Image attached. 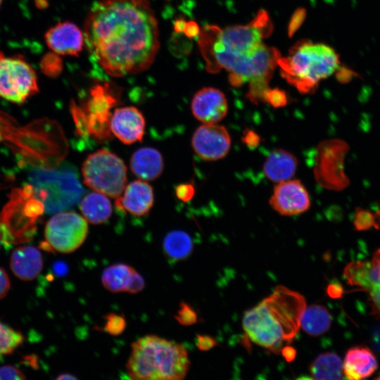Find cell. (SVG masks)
Instances as JSON below:
<instances>
[{
  "label": "cell",
  "instance_id": "cell-13",
  "mask_svg": "<svg viewBox=\"0 0 380 380\" xmlns=\"http://www.w3.org/2000/svg\"><path fill=\"white\" fill-rule=\"evenodd\" d=\"M118 103V96L108 84H96L90 89L89 97L82 108L89 136L98 141L112 137L110 110Z\"/></svg>",
  "mask_w": 380,
  "mask_h": 380
},
{
  "label": "cell",
  "instance_id": "cell-17",
  "mask_svg": "<svg viewBox=\"0 0 380 380\" xmlns=\"http://www.w3.org/2000/svg\"><path fill=\"white\" fill-rule=\"evenodd\" d=\"M145 127V118L141 112L136 107L118 108L112 113L111 132L114 136L125 144H132L142 141Z\"/></svg>",
  "mask_w": 380,
  "mask_h": 380
},
{
  "label": "cell",
  "instance_id": "cell-7",
  "mask_svg": "<svg viewBox=\"0 0 380 380\" xmlns=\"http://www.w3.org/2000/svg\"><path fill=\"white\" fill-rule=\"evenodd\" d=\"M272 31L270 17L262 9L245 25L229 26L222 30L215 25L203 27L198 34V44L201 51H222L234 56H242L255 51Z\"/></svg>",
  "mask_w": 380,
  "mask_h": 380
},
{
  "label": "cell",
  "instance_id": "cell-43",
  "mask_svg": "<svg viewBox=\"0 0 380 380\" xmlns=\"http://www.w3.org/2000/svg\"><path fill=\"white\" fill-rule=\"evenodd\" d=\"M327 292L330 297L337 298L342 296L343 291L340 284L333 283L327 286Z\"/></svg>",
  "mask_w": 380,
  "mask_h": 380
},
{
  "label": "cell",
  "instance_id": "cell-37",
  "mask_svg": "<svg viewBox=\"0 0 380 380\" xmlns=\"http://www.w3.org/2000/svg\"><path fill=\"white\" fill-rule=\"evenodd\" d=\"M306 16V11L303 8H298L292 15L289 26L288 34L291 37L299 29L304 22Z\"/></svg>",
  "mask_w": 380,
  "mask_h": 380
},
{
  "label": "cell",
  "instance_id": "cell-26",
  "mask_svg": "<svg viewBox=\"0 0 380 380\" xmlns=\"http://www.w3.org/2000/svg\"><path fill=\"white\" fill-rule=\"evenodd\" d=\"M331 324V315L322 305L306 306L300 319V327L310 336H317L326 333Z\"/></svg>",
  "mask_w": 380,
  "mask_h": 380
},
{
  "label": "cell",
  "instance_id": "cell-27",
  "mask_svg": "<svg viewBox=\"0 0 380 380\" xmlns=\"http://www.w3.org/2000/svg\"><path fill=\"white\" fill-rule=\"evenodd\" d=\"M309 370L313 379H343V362L335 353L327 352L319 355L310 364Z\"/></svg>",
  "mask_w": 380,
  "mask_h": 380
},
{
  "label": "cell",
  "instance_id": "cell-12",
  "mask_svg": "<svg viewBox=\"0 0 380 380\" xmlns=\"http://www.w3.org/2000/svg\"><path fill=\"white\" fill-rule=\"evenodd\" d=\"M88 232L87 221L84 217L75 212L59 213L46 223L45 241L51 251L70 253L83 244Z\"/></svg>",
  "mask_w": 380,
  "mask_h": 380
},
{
  "label": "cell",
  "instance_id": "cell-10",
  "mask_svg": "<svg viewBox=\"0 0 380 380\" xmlns=\"http://www.w3.org/2000/svg\"><path fill=\"white\" fill-rule=\"evenodd\" d=\"M127 172L124 162L105 149L89 155L82 167L84 182L88 187L114 198L120 196L126 186Z\"/></svg>",
  "mask_w": 380,
  "mask_h": 380
},
{
  "label": "cell",
  "instance_id": "cell-19",
  "mask_svg": "<svg viewBox=\"0 0 380 380\" xmlns=\"http://www.w3.org/2000/svg\"><path fill=\"white\" fill-rule=\"evenodd\" d=\"M103 286L111 293H137L145 286L142 276L132 266L115 263L103 270L101 274Z\"/></svg>",
  "mask_w": 380,
  "mask_h": 380
},
{
  "label": "cell",
  "instance_id": "cell-49",
  "mask_svg": "<svg viewBox=\"0 0 380 380\" xmlns=\"http://www.w3.org/2000/svg\"><path fill=\"white\" fill-rule=\"evenodd\" d=\"M0 141H2L1 132H0Z\"/></svg>",
  "mask_w": 380,
  "mask_h": 380
},
{
  "label": "cell",
  "instance_id": "cell-20",
  "mask_svg": "<svg viewBox=\"0 0 380 380\" xmlns=\"http://www.w3.org/2000/svg\"><path fill=\"white\" fill-rule=\"evenodd\" d=\"M154 194L153 187L146 181L139 179L127 184L122 194L116 198L115 205L132 215H146L153 207Z\"/></svg>",
  "mask_w": 380,
  "mask_h": 380
},
{
  "label": "cell",
  "instance_id": "cell-23",
  "mask_svg": "<svg viewBox=\"0 0 380 380\" xmlns=\"http://www.w3.org/2000/svg\"><path fill=\"white\" fill-rule=\"evenodd\" d=\"M164 168L162 154L152 147H142L135 151L130 158V169L133 174L144 181L158 178Z\"/></svg>",
  "mask_w": 380,
  "mask_h": 380
},
{
  "label": "cell",
  "instance_id": "cell-44",
  "mask_svg": "<svg viewBox=\"0 0 380 380\" xmlns=\"http://www.w3.org/2000/svg\"><path fill=\"white\" fill-rule=\"evenodd\" d=\"M243 138L244 141L249 146H251L254 147L257 146L259 143L258 136L253 132H248V133H246Z\"/></svg>",
  "mask_w": 380,
  "mask_h": 380
},
{
  "label": "cell",
  "instance_id": "cell-6",
  "mask_svg": "<svg viewBox=\"0 0 380 380\" xmlns=\"http://www.w3.org/2000/svg\"><path fill=\"white\" fill-rule=\"evenodd\" d=\"M281 75L300 93H309L340 66L338 55L328 45L303 40L277 61Z\"/></svg>",
  "mask_w": 380,
  "mask_h": 380
},
{
  "label": "cell",
  "instance_id": "cell-5",
  "mask_svg": "<svg viewBox=\"0 0 380 380\" xmlns=\"http://www.w3.org/2000/svg\"><path fill=\"white\" fill-rule=\"evenodd\" d=\"M208 71L217 72L224 69L229 72V80L232 85L240 87L249 83L248 91L262 93L266 91L272 72L281 57L279 51L262 44L253 52L234 56L222 51L201 52Z\"/></svg>",
  "mask_w": 380,
  "mask_h": 380
},
{
  "label": "cell",
  "instance_id": "cell-3",
  "mask_svg": "<svg viewBox=\"0 0 380 380\" xmlns=\"http://www.w3.org/2000/svg\"><path fill=\"white\" fill-rule=\"evenodd\" d=\"M191 362L181 343L148 334L131 343L125 365L134 380H181L187 374Z\"/></svg>",
  "mask_w": 380,
  "mask_h": 380
},
{
  "label": "cell",
  "instance_id": "cell-33",
  "mask_svg": "<svg viewBox=\"0 0 380 380\" xmlns=\"http://www.w3.org/2000/svg\"><path fill=\"white\" fill-rule=\"evenodd\" d=\"M177 322L183 326H190L197 322L198 315L194 308L187 303L179 304L177 314L175 315Z\"/></svg>",
  "mask_w": 380,
  "mask_h": 380
},
{
  "label": "cell",
  "instance_id": "cell-36",
  "mask_svg": "<svg viewBox=\"0 0 380 380\" xmlns=\"http://www.w3.org/2000/svg\"><path fill=\"white\" fill-rule=\"evenodd\" d=\"M264 101L275 108L282 107L287 103V96L283 90L279 88H269L265 94Z\"/></svg>",
  "mask_w": 380,
  "mask_h": 380
},
{
  "label": "cell",
  "instance_id": "cell-39",
  "mask_svg": "<svg viewBox=\"0 0 380 380\" xmlns=\"http://www.w3.org/2000/svg\"><path fill=\"white\" fill-rule=\"evenodd\" d=\"M196 346L201 351H208L217 346V341L208 335H196Z\"/></svg>",
  "mask_w": 380,
  "mask_h": 380
},
{
  "label": "cell",
  "instance_id": "cell-24",
  "mask_svg": "<svg viewBox=\"0 0 380 380\" xmlns=\"http://www.w3.org/2000/svg\"><path fill=\"white\" fill-rule=\"evenodd\" d=\"M298 167V160L289 151L278 148L273 150L266 158L263 172L270 181L279 183L291 179Z\"/></svg>",
  "mask_w": 380,
  "mask_h": 380
},
{
  "label": "cell",
  "instance_id": "cell-30",
  "mask_svg": "<svg viewBox=\"0 0 380 380\" xmlns=\"http://www.w3.org/2000/svg\"><path fill=\"white\" fill-rule=\"evenodd\" d=\"M369 261H355L348 264L343 274L347 282L365 290L369 281Z\"/></svg>",
  "mask_w": 380,
  "mask_h": 380
},
{
  "label": "cell",
  "instance_id": "cell-14",
  "mask_svg": "<svg viewBox=\"0 0 380 380\" xmlns=\"http://www.w3.org/2000/svg\"><path fill=\"white\" fill-rule=\"evenodd\" d=\"M191 146L196 155L207 161L223 158L231 147L229 132L217 123L203 124L194 132Z\"/></svg>",
  "mask_w": 380,
  "mask_h": 380
},
{
  "label": "cell",
  "instance_id": "cell-47",
  "mask_svg": "<svg viewBox=\"0 0 380 380\" xmlns=\"http://www.w3.org/2000/svg\"><path fill=\"white\" fill-rule=\"evenodd\" d=\"M57 379L58 380H64V379H77V378L71 374H64L62 375H60L57 377Z\"/></svg>",
  "mask_w": 380,
  "mask_h": 380
},
{
  "label": "cell",
  "instance_id": "cell-25",
  "mask_svg": "<svg viewBox=\"0 0 380 380\" xmlns=\"http://www.w3.org/2000/svg\"><path fill=\"white\" fill-rule=\"evenodd\" d=\"M84 218L93 224H101L107 222L112 215L113 208L107 196L92 191L87 194L80 204Z\"/></svg>",
  "mask_w": 380,
  "mask_h": 380
},
{
  "label": "cell",
  "instance_id": "cell-16",
  "mask_svg": "<svg viewBox=\"0 0 380 380\" xmlns=\"http://www.w3.org/2000/svg\"><path fill=\"white\" fill-rule=\"evenodd\" d=\"M191 108L193 115L203 124L217 123L226 116L228 103L220 89L204 87L194 94Z\"/></svg>",
  "mask_w": 380,
  "mask_h": 380
},
{
  "label": "cell",
  "instance_id": "cell-18",
  "mask_svg": "<svg viewBox=\"0 0 380 380\" xmlns=\"http://www.w3.org/2000/svg\"><path fill=\"white\" fill-rule=\"evenodd\" d=\"M45 40L54 53L63 56H78L84 44L83 32L68 21L51 27L45 34Z\"/></svg>",
  "mask_w": 380,
  "mask_h": 380
},
{
  "label": "cell",
  "instance_id": "cell-32",
  "mask_svg": "<svg viewBox=\"0 0 380 380\" xmlns=\"http://www.w3.org/2000/svg\"><path fill=\"white\" fill-rule=\"evenodd\" d=\"M104 326L103 330L112 336L120 335L125 329L127 322L123 315L114 312L104 316Z\"/></svg>",
  "mask_w": 380,
  "mask_h": 380
},
{
  "label": "cell",
  "instance_id": "cell-9",
  "mask_svg": "<svg viewBox=\"0 0 380 380\" xmlns=\"http://www.w3.org/2000/svg\"><path fill=\"white\" fill-rule=\"evenodd\" d=\"M28 178L35 197L42 201L49 213L69 208L79 197L78 184L69 171L34 168Z\"/></svg>",
  "mask_w": 380,
  "mask_h": 380
},
{
  "label": "cell",
  "instance_id": "cell-34",
  "mask_svg": "<svg viewBox=\"0 0 380 380\" xmlns=\"http://www.w3.org/2000/svg\"><path fill=\"white\" fill-rule=\"evenodd\" d=\"M70 109L75 125L77 133L82 137L89 136L86 115L83 109L78 107L74 101H71Z\"/></svg>",
  "mask_w": 380,
  "mask_h": 380
},
{
  "label": "cell",
  "instance_id": "cell-40",
  "mask_svg": "<svg viewBox=\"0 0 380 380\" xmlns=\"http://www.w3.org/2000/svg\"><path fill=\"white\" fill-rule=\"evenodd\" d=\"M175 191L179 199L183 201H187L193 197L194 188L191 184H182L178 185Z\"/></svg>",
  "mask_w": 380,
  "mask_h": 380
},
{
  "label": "cell",
  "instance_id": "cell-45",
  "mask_svg": "<svg viewBox=\"0 0 380 380\" xmlns=\"http://www.w3.org/2000/svg\"><path fill=\"white\" fill-rule=\"evenodd\" d=\"M281 353L286 361L291 362L295 358L296 351L293 347L286 346L282 348Z\"/></svg>",
  "mask_w": 380,
  "mask_h": 380
},
{
  "label": "cell",
  "instance_id": "cell-15",
  "mask_svg": "<svg viewBox=\"0 0 380 380\" xmlns=\"http://www.w3.org/2000/svg\"><path fill=\"white\" fill-rule=\"evenodd\" d=\"M270 204L280 215L291 216L307 211L310 206V198L299 180L289 179L276 185Z\"/></svg>",
  "mask_w": 380,
  "mask_h": 380
},
{
  "label": "cell",
  "instance_id": "cell-8",
  "mask_svg": "<svg viewBox=\"0 0 380 380\" xmlns=\"http://www.w3.org/2000/svg\"><path fill=\"white\" fill-rule=\"evenodd\" d=\"M32 184L12 189L9 201L0 212V239L6 248L31 241L44 205L34 196Z\"/></svg>",
  "mask_w": 380,
  "mask_h": 380
},
{
  "label": "cell",
  "instance_id": "cell-50",
  "mask_svg": "<svg viewBox=\"0 0 380 380\" xmlns=\"http://www.w3.org/2000/svg\"><path fill=\"white\" fill-rule=\"evenodd\" d=\"M1 0H0V5H1Z\"/></svg>",
  "mask_w": 380,
  "mask_h": 380
},
{
  "label": "cell",
  "instance_id": "cell-22",
  "mask_svg": "<svg viewBox=\"0 0 380 380\" xmlns=\"http://www.w3.org/2000/svg\"><path fill=\"white\" fill-rule=\"evenodd\" d=\"M10 265L13 274L18 278L24 281L32 280L43 268L42 254L34 246H19L11 255Z\"/></svg>",
  "mask_w": 380,
  "mask_h": 380
},
{
  "label": "cell",
  "instance_id": "cell-35",
  "mask_svg": "<svg viewBox=\"0 0 380 380\" xmlns=\"http://www.w3.org/2000/svg\"><path fill=\"white\" fill-rule=\"evenodd\" d=\"M43 72L48 76L56 77L62 70V61L56 53L46 55L42 62Z\"/></svg>",
  "mask_w": 380,
  "mask_h": 380
},
{
  "label": "cell",
  "instance_id": "cell-21",
  "mask_svg": "<svg viewBox=\"0 0 380 380\" xmlns=\"http://www.w3.org/2000/svg\"><path fill=\"white\" fill-rule=\"evenodd\" d=\"M377 368L376 357L367 346H357L349 348L343 363V373L350 380L366 379Z\"/></svg>",
  "mask_w": 380,
  "mask_h": 380
},
{
  "label": "cell",
  "instance_id": "cell-42",
  "mask_svg": "<svg viewBox=\"0 0 380 380\" xmlns=\"http://www.w3.org/2000/svg\"><path fill=\"white\" fill-rule=\"evenodd\" d=\"M200 29L196 23L189 21L186 23L183 33L188 37H195L198 36Z\"/></svg>",
  "mask_w": 380,
  "mask_h": 380
},
{
  "label": "cell",
  "instance_id": "cell-2",
  "mask_svg": "<svg viewBox=\"0 0 380 380\" xmlns=\"http://www.w3.org/2000/svg\"><path fill=\"white\" fill-rule=\"evenodd\" d=\"M305 308L301 294L277 286L269 296L244 313L243 329L256 345L279 354L296 337Z\"/></svg>",
  "mask_w": 380,
  "mask_h": 380
},
{
  "label": "cell",
  "instance_id": "cell-11",
  "mask_svg": "<svg viewBox=\"0 0 380 380\" xmlns=\"http://www.w3.org/2000/svg\"><path fill=\"white\" fill-rule=\"evenodd\" d=\"M39 91L32 67L18 58H0V98L22 104Z\"/></svg>",
  "mask_w": 380,
  "mask_h": 380
},
{
  "label": "cell",
  "instance_id": "cell-1",
  "mask_svg": "<svg viewBox=\"0 0 380 380\" xmlns=\"http://www.w3.org/2000/svg\"><path fill=\"white\" fill-rule=\"evenodd\" d=\"M84 44L108 75L147 70L159 49L157 18L148 0H99L84 21Z\"/></svg>",
  "mask_w": 380,
  "mask_h": 380
},
{
  "label": "cell",
  "instance_id": "cell-29",
  "mask_svg": "<svg viewBox=\"0 0 380 380\" xmlns=\"http://www.w3.org/2000/svg\"><path fill=\"white\" fill-rule=\"evenodd\" d=\"M365 291L369 293L372 314L380 318V249L369 261V282Z\"/></svg>",
  "mask_w": 380,
  "mask_h": 380
},
{
  "label": "cell",
  "instance_id": "cell-4",
  "mask_svg": "<svg viewBox=\"0 0 380 380\" xmlns=\"http://www.w3.org/2000/svg\"><path fill=\"white\" fill-rule=\"evenodd\" d=\"M21 163L53 169L68 153V144L61 126L47 118L18 127L6 139Z\"/></svg>",
  "mask_w": 380,
  "mask_h": 380
},
{
  "label": "cell",
  "instance_id": "cell-31",
  "mask_svg": "<svg viewBox=\"0 0 380 380\" xmlns=\"http://www.w3.org/2000/svg\"><path fill=\"white\" fill-rule=\"evenodd\" d=\"M23 341V335L0 322V358L12 353Z\"/></svg>",
  "mask_w": 380,
  "mask_h": 380
},
{
  "label": "cell",
  "instance_id": "cell-46",
  "mask_svg": "<svg viewBox=\"0 0 380 380\" xmlns=\"http://www.w3.org/2000/svg\"><path fill=\"white\" fill-rule=\"evenodd\" d=\"M186 21L179 19L175 23V30L179 33H183Z\"/></svg>",
  "mask_w": 380,
  "mask_h": 380
},
{
  "label": "cell",
  "instance_id": "cell-38",
  "mask_svg": "<svg viewBox=\"0 0 380 380\" xmlns=\"http://www.w3.org/2000/svg\"><path fill=\"white\" fill-rule=\"evenodd\" d=\"M24 374L13 366H4L0 367V379H25Z\"/></svg>",
  "mask_w": 380,
  "mask_h": 380
},
{
  "label": "cell",
  "instance_id": "cell-41",
  "mask_svg": "<svg viewBox=\"0 0 380 380\" xmlns=\"http://www.w3.org/2000/svg\"><path fill=\"white\" fill-rule=\"evenodd\" d=\"M11 282L6 272L0 267V300L4 298L10 290Z\"/></svg>",
  "mask_w": 380,
  "mask_h": 380
},
{
  "label": "cell",
  "instance_id": "cell-48",
  "mask_svg": "<svg viewBox=\"0 0 380 380\" xmlns=\"http://www.w3.org/2000/svg\"><path fill=\"white\" fill-rule=\"evenodd\" d=\"M375 379H377V380H380V376H378V377H376V378H375Z\"/></svg>",
  "mask_w": 380,
  "mask_h": 380
},
{
  "label": "cell",
  "instance_id": "cell-28",
  "mask_svg": "<svg viewBox=\"0 0 380 380\" xmlns=\"http://www.w3.org/2000/svg\"><path fill=\"white\" fill-rule=\"evenodd\" d=\"M163 247L165 254L174 260H182L189 257L193 250L190 236L184 231L174 230L164 238Z\"/></svg>",
  "mask_w": 380,
  "mask_h": 380
}]
</instances>
